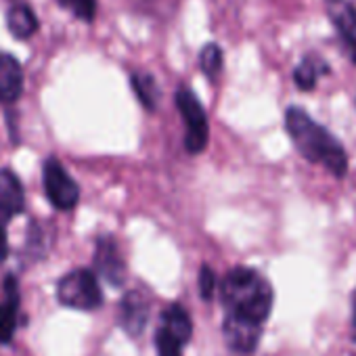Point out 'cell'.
<instances>
[{
	"mask_svg": "<svg viewBox=\"0 0 356 356\" xmlns=\"http://www.w3.org/2000/svg\"><path fill=\"white\" fill-rule=\"evenodd\" d=\"M285 130L306 161L323 165L335 178L348 174V153L343 145L325 126L312 120L306 109L289 107L285 111Z\"/></svg>",
	"mask_w": 356,
	"mask_h": 356,
	"instance_id": "cell-1",
	"label": "cell"
},
{
	"mask_svg": "<svg viewBox=\"0 0 356 356\" xmlns=\"http://www.w3.org/2000/svg\"><path fill=\"white\" fill-rule=\"evenodd\" d=\"M197 287H200V296H202V300H206V302H210V300L214 298V293H216L218 281H216V275H214V270H212L208 264H204V266L200 268Z\"/></svg>",
	"mask_w": 356,
	"mask_h": 356,
	"instance_id": "cell-20",
	"label": "cell"
},
{
	"mask_svg": "<svg viewBox=\"0 0 356 356\" xmlns=\"http://www.w3.org/2000/svg\"><path fill=\"white\" fill-rule=\"evenodd\" d=\"M325 11L348 53L356 63V7L350 0H325Z\"/></svg>",
	"mask_w": 356,
	"mask_h": 356,
	"instance_id": "cell-6",
	"label": "cell"
},
{
	"mask_svg": "<svg viewBox=\"0 0 356 356\" xmlns=\"http://www.w3.org/2000/svg\"><path fill=\"white\" fill-rule=\"evenodd\" d=\"M95 268L97 273L113 287L124 285L126 281V262L120 254L118 243L105 235L97 239V250H95Z\"/></svg>",
	"mask_w": 356,
	"mask_h": 356,
	"instance_id": "cell-9",
	"label": "cell"
},
{
	"mask_svg": "<svg viewBox=\"0 0 356 356\" xmlns=\"http://www.w3.org/2000/svg\"><path fill=\"white\" fill-rule=\"evenodd\" d=\"M327 74H329L327 61H325L323 57L310 53V55H306V57L296 65V70H293V82H296V86H298L300 90L306 92V90H312V88L316 86V82H318L323 76H327Z\"/></svg>",
	"mask_w": 356,
	"mask_h": 356,
	"instance_id": "cell-14",
	"label": "cell"
},
{
	"mask_svg": "<svg viewBox=\"0 0 356 356\" xmlns=\"http://www.w3.org/2000/svg\"><path fill=\"white\" fill-rule=\"evenodd\" d=\"M42 181H44V193L53 208H57L61 212L76 208V204L80 200V189L57 157H49L44 161Z\"/></svg>",
	"mask_w": 356,
	"mask_h": 356,
	"instance_id": "cell-5",
	"label": "cell"
},
{
	"mask_svg": "<svg viewBox=\"0 0 356 356\" xmlns=\"http://www.w3.org/2000/svg\"><path fill=\"white\" fill-rule=\"evenodd\" d=\"M9 256V239H7V229H5V220L0 218V262H5Z\"/></svg>",
	"mask_w": 356,
	"mask_h": 356,
	"instance_id": "cell-21",
	"label": "cell"
},
{
	"mask_svg": "<svg viewBox=\"0 0 356 356\" xmlns=\"http://www.w3.org/2000/svg\"><path fill=\"white\" fill-rule=\"evenodd\" d=\"M270 283L250 266L231 268L220 283V302L227 314H237L264 325L273 310Z\"/></svg>",
	"mask_w": 356,
	"mask_h": 356,
	"instance_id": "cell-2",
	"label": "cell"
},
{
	"mask_svg": "<svg viewBox=\"0 0 356 356\" xmlns=\"http://www.w3.org/2000/svg\"><path fill=\"white\" fill-rule=\"evenodd\" d=\"M57 300L74 310L92 312L103 306V291L99 279L88 268H76L63 275L57 283Z\"/></svg>",
	"mask_w": 356,
	"mask_h": 356,
	"instance_id": "cell-3",
	"label": "cell"
},
{
	"mask_svg": "<svg viewBox=\"0 0 356 356\" xmlns=\"http://www.w3.org/2000/svg\"><path fill=\"white\" fill-rule=\"evenodd\" d=\"M22 293L15 275H7L3 281V300H0V343H11L19 325Z\"/></svg>",
	"mask_w": 356,
	"mask_h": 356,
	"instance_id": "cell-10",
	"label": "cell"
},
{
	"mask_svg": "<svg viewBox=\"0 0 356 356\" xmlns=\"http://www.w3.org/2000/svg\"><path fill=\"white\" fill-rule=\"evenodd\" d=\"M262 335V325L254 323L250 318L237 316V314H227L225 323H222V337L227 341V346L233 352H241V354H250L256 350L258 341Z\"/></svg>",
	"mask_w": 356,
	"mask_h": 356,
	"instance_id": "cell-8",
	"label": "cell"
},
{
	"mask_svg": "<svg viewBox=\"0 0 356 356\" xmlns=\"http://www.w3.org/2000/svg\"><path fill=\"white\" fill-rule=\"evenodd\" d=\"M7 28L17 40H28L38 30V17L28 5H15L7 13Z\"/></svg>",
	"mask_w": 356,
	"mask_h": 356,
	"instance_id": "cell-15",
	"label": "cell"
},
{
	"mask_svg": "<svg viewBox=\"0 0 356 356\" xmlns=\"http://www.w3.org/2000/svg\"><path fill=\"white\" fill-rule=\"evenodd\" d=\"M352 335L356 339V291H354V298H352Z\"/></svg>",
	"mask_w": 356,
	"mask_h": 356,
	"instance_id": "cell-22",
	"label": "cell"
},
{
	"mask_svg": "<svg viewBox=\"0 0 356 356\" xmlns=\"http://www.w3.org/2000/svg\"><path fill=\"white\" fill-rule=\"evenodd\" d=\"M130 86H132V92L136 95V99L143 103L145 109L153 111L157 107V101H159V90H157V84H155V78L151 74H145V72H134L130 76Z\"/></svg>",
	"mask_w": 356,
	"mask_h": 356,
	"instance_id": "cell-16",
	"label": "cell"
},
{
	"mask_svg": "<svg viewBox=\"0 0 356 356\" xmlns=\"http://www.w3.org/2000/svg\"><path fill=\"white\" fill-rule=\"evenodd\" d=\"M149 312H151L149 296H145L138 289H132L126 291V296L118 306V323L130 337H138L149 323Z\"/></svg>",
	"mask_w": 356,
	"mask_h": 356,
	"instance_id": "cell-7",
	"label": "cell"
},
{
	"mask_svg": "<svg viewBox=\"0 0 356 356\" xmlns=\"http://www.w3.org/2000/svg\"><path fill=\"white\" fill-rule=\"evenodd\" d=\"M155 348H157V356H183V343L176 341L163 329L155 331Z\"/></svg>",
	"mask_w": 356,
	"mask_h": 356,
	"instance_id": "cell-19",
	"label": "cell"
},
{
	"mask_svg": "<svg viewBox=\"0 0 356 356\" xmlns=\"http://www.w3.org/2000/svg\"><path fill=\"white\" fill-rule=\"evenodd\" d=\"M59 7L74 13L78 19L90 24L97 15V0H57Z\"/></svg>",
	"mask_w": 356,
	"mask_h": 356,
	"instance_id": "cell-18",
	"label": "cell"
},
{
	"mask_svg": "<svg viewBox=\"0 0 356 356\" xmlns=\"http://www.w3.org/2000/svg\"><path fill=\"white\" fill-rule=\"evenodd\" d=\"M222 49L214 42L206 44L200 53V67L208 80H216L218 74L222 72Z\"/></svg>",
	"mask_w": 356,
	"mask_h": 356,
	"instance_id": "cell-17",
	"label": "cell"
},
{
	"mask_svg": "<svg viewBox=\"0 0 356 356\" xmlns=\"http://www.w3.org/2000/svg\"><path fill=\"white\" fill-rule=\"evenodd\" d=\"M24 92V70L22 63L5 53L0 51V103H15Z\"/></svg>",
	"mask_w": 356,
	"mask_h": 356,
	"instance_id": "cell-12",
	"label": "cell"
},
{
	"mask_svg": "<svg viewBox=\"0 0 356 356\" xmlns=\"http://www.w3.org/2000/svg\"><path fill=\"white\" fill-rule=\"evenodd\" d=\"M26 208V193L19 178L7 170L0 168V218L5 222L13 216L22 214Z\"/></svg>",
	"mask_w": 356,
	"mask_h": 356,
	"instance_id": "cell-11",
	"label": "cell"
},
{
	"mask_svg": "<svg viewBox=\"0 0 356 356\" xmlns=\"http://www.w3.org/2000/svg\"><path fill=\"white\" fill-rule=\"evenodd\" d=\"M176 107L183 115L185 122V149L191 155L202 153L208 147V136H210V128H208V115L206 109L202 107L200 99L195 97L193 90L189 88H178L176 92Z\"/></svg>",
	"mask_w": 356,
	"mask_h": 356,
	"instance_id": "cell-4",
	"label": "cell"
},
{
	"mask_svg": "<svg viewBox=\"0 0 356 356\" xmlns=\"http://www.w3.org/2000/svg\"><path fill=\"white\" fill-rule=\"evenodd\" d=\"M159 329H163L165 333H170L176 341H181L183 346L191 341L193 335V321L191 314L185 306L181 304H170L163 312H161V325Z\"/></svg>",
	"mask_w": 356,
	"mask_h": 356,
	"instance_id": "cell-13",
	"label": "cell"
}]
</instances>
